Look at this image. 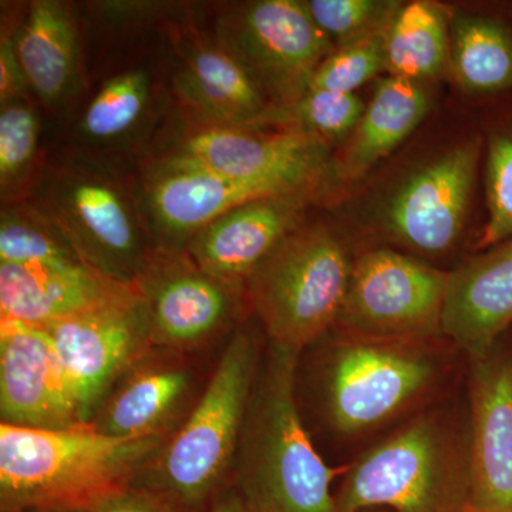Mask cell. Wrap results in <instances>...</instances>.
<instances>
[{
  "instance_id": "6da1fadb",
  "label": "cell",
  "mask_w": 512,
  "mask_h": 512,
  "mask_svg": "<svg viewBox=\"0 0 512 512\" xmlns=\"http://www.w3.org/2000/svg\"><path fill=\"white\" fill-rule=\"evenodd\" d=\"M170 436L117 439L90 426L39 430L0 424V510H89L131 487Z\"/></svg>"
},
{
  "instance_id": "7a4b0ae2",
  "label": "cell",
  "mask_w": 512,
  "mask_h": 512,
  "mask_svg": "<svg viewBox=\"0 0 512 512\" xmlns=\"http://www.w3.org/2000/svg\"><path fill=\"white\" fill-rule=\"evenodd\" d=\"M299 356L269 343L249 399L232 471L254 512H338V471L313 447L296 403Z\"/></svg>"
},
{
  "instance_id": "3957f363",
  "label": "cell",
  "mask_w": 512,
  "mask_h": 512,
  "mask_svg": "<svg viewBox=\"0 0 512 512\" xmlns=\"http://www.w3.org/2000/svg\"><path fill=\"white\" fill-rule=\"evenodd\" d=\"M262 356L255 332L235 330L200 399L134 487L160 495L183 512H198L208 503L234 468Z\"/></svg>"
},
{
  "instance_id": "277c9868",
  "label": "cell",
  "mask_w": 512,
  "mask_h": 512,
  "mask_svg": "<svg viewBox=\"0 0 512 512\" xmlns=\"http://www.w3.org/2000/svg\"><path fill=\"white\" fill-rule=\"evenodd\" d=\"M335 497L338 512H466L468 441L440 414H423L357 457Z\"/></svg>"
},
{
  "instance_id": "5b68a950",
  "label": "cell",
  "mask_w": 512,
  "mask_h": 512,
  "mask_svg": "<svg viewBox=\"0 0 512 512\" xmlns=\"http://www.w3.org/2000/svg\"><path fill=\"white\" fill-rule=\"evenodd\" d=\"M353 264L323 224L293 229L245 284L271 345L301 353L338 325Z\"/></svg>"
},
{
  "instance_id": "8992f818",
  "label": "cell",
  "mask_w": 512,
  "mask_h": 512,
  "mask_svg": "<svg viewBox=\"0 0 512 512\" xmlns=\"http://www.w3.org/2000/svg\"><path fill=\"white\" fill-rule=\"evenodd\" d=\"M32 202L45 212L86 264L137 284L153 258L150 234L137 200L100 165L72 160L46 168Z\"/></svg>"
},
{
  "instance_id": "52a82bcc",
  "label": "cell",
  "mask_w": 512,
  "mask_h": 512,
  "mask_svg": "<svg viewBox=\"0 0 512 512\" xmlns=\"http://www.w3.org/2000/svg\"><path fill=\"white\" fill-rule=\"evenodd\" d=\"M437 375L439 363L421 342L343 340L323 382L330 424L346 436L375 429L416 402Z\"/></svg>"
},
{
  "instance_id": "ba28073f",
  "label": "cell",
  "mask_w": 512,
  "mask_h": 512,
  "mask_svg": "<svg viewBox=\"0 0 512 512\" xmlns=\"http://www.w3.org/2000/svg\"><path fill=\"white\" fill-rule=\"evenodd\" d=\"M448 275L392 249L366 252L353 264L338 325L359 339L423 342L443 335Z\"/></svg>"
},
{
  "instance_id": "9c48e42d",
  "label": "cell",
  "mask_w": 512,
  "mask_h": 512,
  "mask_svg": "<svg viewBox=\"0 0 512 512\" xmlns=\"http://www.w3.org/2000/svg\"><path fill=\"white\" fill-rule=\"evenodd\" d=\"M215 37L262 89L268 87L281 97L284 113L335 50L306 3L295 0H261L232 9L218 19Z\"/></svg>"
},
{
  "instance_id": "30bf717a",
  "label": "cell",
  "mask_w": 512,
  "mask_h": 512,
  "mask_svg": "<svg viewBox=\"0 0 512 512\" xmlns=\"http://www.w3.org/2000/svg\"><path fill=\"white\" fill-rule=\"evenodd\" d=\"M168 156L184 158L231 180L292 192L318 191L329 170L325 141L296 127L262 133L258 128L194 123Z\"/></svg>"
},
{
  "instance_id": "8fae6325",
  "label": "cell",
  "mask_w": 512,
  "mask_h": 512,
  "mask_svg": "<svg viewBox=\"0 0 512 512\" xmlns=\"http://www.w3.org/2000/svg\"><path fill=\"white\" fill-rule=\"evenodd\" d=\"M37 328L55 348L87 426L114 383L153 349L144 293Z\"/></svg>"
},
{
  "instance_id": "7c38bea8",
  "label": "cell",
  "mask_w": 512,
  "mask_h": 512,
  "mask_svg": "<svg viewBox=\"0 0 512 512\" xmlns=\"http://www.w3.org/2000/svg\"><path fill=\"white\" fill-rule=\"evenodd\" d=\"M291 192L231 180L184 158L165 156L148 171L137 204L157 251L177 254L198 232L238 205Z\"/></svg>"
},
{
  "instance_id": "4fadbf2b",
  "label": "cell",
  "mask_w": 512,
  "mask_h": 512,
  "mask_svg": "<svg viewBox=\"0 0 512 512\" xmlns=\"http://www.w3.org/2000/svg\"><path fill=\"white\" fill-rule=\"evenodd\" d=\"M153 348L184 353L220 335L237 315L242 291L198 268L185 252H154L138 278Z\"/></svg>"
},
{
  "instance_id": "5bb4252c",
  "label": "cell",
  "mask_w": 512,
  "mask_h": 512,
  "mask_svg": "<svg viewBox=\"0 0 512 512\" xmlns=\"http://www.w3.org/2000/svg\"><path fill=\"white\" fill-rule=\"evenodd\" d=\"M0 416L2 423L28 429L87 426L46 333L9 318L0 328Z\"/></svg>"
},
{
  "instance_id": "9a60e30c",
  "label": "cell",
  "mask_w": 512,
  "mask_h": 512,
  "mask_svg": "<svg viewBox=\"0 0 512 512\" xmlns=\"http://www.w3.org/2000/svg\"><path fill=\"white\" fill-rule=\"evenodd\" d=\"M481 147L480 138H473L404 181L384 212L394 238L424 254L453 247L473 194Z\"/></svg>"
},
{
  "instance_id": "2e32d148",
  "label": "cell",
  "mask_w": 512,
  "mask_h": 512,
  "mask_svg": "<svg viewBox=\"0 0 512 512\" xmlns=\"http://www.w3.org/2000/svg\"><path fill=\"white\" fill-rule=\"evenodd\" d=\"M470 508L512 512V352L494 346L471 359Z\"/></svg>"
},
{
  "instance_id": "e0dca14e",
  "label": "cell",
  "mask_w": 512,
  "mask_h": 512,
  "mask_svg": "<svg viewBox=\"0 0 512 512\" xmlns=\"http://www.w3.org/2000/svg\"><path fill=\"white\" fill-rule=\"evenodd\" d=\"M315 195L291 192L238 205L198 232L184 252L208 275L245 292L252 272L302 224Z\"/></svg>"
},
{
  "instance_id": "ac0fdd59",
  "label": "cell",
  "mask_w": 512,
  "mask_h": 512,
  "mask_svg": "<svg viewBox=\"0 0 512 512\" xmlns=\"http://www.w3.org/2000/svg\"><path fill=\"white\" fill-rule=\"evenodd\" d=\"M181 67L174 86L195 123L208 126L258 128L284 121L264 89L217 37L184 36L178 47Z\"/></svg>"
},
{
  "instance_id": "d6986e66",
  "label": "cell",
  "mask_w": 512,
  "mask_h": 512,
  "mask_svg": "<svg viewBox=\"0 0 512 512\" xmlns=\"http://www.w3.org/2000/svg\"><path fill=\"white\" fill-rule=\"evenodd\" d=\"M194 390L180 353L153 348L106 394L89 426L117 439L171 436Z\"/></svg>"
},
{
  "instance_id": "ffe728a7",
  "label": "cell",
  "mask_w": 512,
  "mask_h": 512,
  "mask_svg": "<svg viewBox=\"0 0 512 512\" xmlns=\"http://www.w3.org/2000/svg\"><path fill=\"white\" fill-rule=\"evenodd\" d=\"M138 284H126L92 265L19 266L0 264L2 318L32 326L137 298Z\"/></svg>"
},
{
  "instance_id": "44dd1931",
  "label": "cell",
  "mask_w": 512,
  "mask_h": 512,
  "mask_svg": "<svg viewBox=\"0 0 512 512\" xmlns=\"http://www.w3.org/2000/svg\"><path fill=\"white\" fill-rule=\"evenodd\" d=\"M512 325V238L448 275L443 335L470 356H484Z\"/></svg>"
},
{
  "instance_id": "7402d4cb",
  "label": "cell",
  "mask_w": 512,
  "mask_h": 512,
  "mask_svg": "<svg viewBox=\"0 0 512 512\" xmlns=\"http://www.w3.org/2000/svg\"><path fill=\"white\" fill-rule=\"evenodd\" d=\"M13 37L30 90L47 107L63 104L79 76V36L72 10L57 0H36Z\"/></svg>"
},
{
  "instance_id": "603a6c76",
  "label": "cell",
  "mask_w": 512,
  "mask_h": 512,
  "mask_svg": "<svg viewBox=\"0 0 512 512\" xmlns=\"http://www.w3.org/2000/svg\"><path fill=\"white\" fill-rule=\"evenodd\" d=\"M429 111V96L420 83L386 76L356 127L340 164V173L359 180L399 146Z\"/></svg>"
},
{
  "instance_id": "cb8c5ba5",
  "label": "cell",
  "mask_w": 512,
  "mask_h": 512,
  "mask_svg": "<svg viewBox=\"0 0 512 512\" xmlns=\"http://www.w3.org/2000/svg\"><path fill=\"white\" fill-rule=\"evenodd\" d=\"M448 63L454 79L468 93L511 92L512 26L494 16H454Z\"/></svg>"
},
{
  "instance_id": "d4e9b609",
  "label": "cell",
  "mask_w": 512,
  "mask_h": 512,
  "mask_svg": "<svg viewBox=\"0 0 512 512\" xmlns=\"http://www.w3.org/2000/svg\"><path fill=\"white\" fill-rule=\"evenodd\" d=\"M384 52L389 76L416 83L439 76L450 55L441 10L429 2L400 6L387 28Z\"/></svg>"
},
{
  "instance_id": "484cf974",
  "label": "cell",
  "mask_w": 512,
  "mask_h": 512,
  "mask_svg": "<svg viewBox=\"0 0 512 512\" xmlns=\"http://www.w3.org/2000/svg\"><path fill=\"white\" fill-rule=\"evenodd\" d=\"M82 262V256L62 229L32 202L3 207L0 215V264L60 266Z\"/></svg>"
},
{
  "instance_id": "4316f807",
  "label": "cell",
  "mask_w": 512,
  "mask_h": 512,
  "mask_svg": "<svg viewBox=\"0 0 512 512\" xmlns=\"http://www.w3.org/2000/svg\"><path fill=\"white\" fill-rule=\"evenodd\" d=\"M40 120L28 100L0 110V194L3 207L25 202L39 184Z\"/></svg>"
},
{
  "instance_id": "83f0119b",
  "label": "cell",
  "mask_w": 512,
  "mask_h": 512,
  "mask_svg": "<svg viewBox=\"0 0 512 512\" xmlns=\"http://www.w3.org/2000/svg\"><path fill=\"white\" fill-rule=\"evenodd\" d=\"M150 93V76L146 70H127L111 77L84 111L80 131L94 143L119 140L143 120Z\"/></svg>"
},
{
  "instance_id": "f1b7e54d",
  "label": "cell",
  "mask_w": 512,
  "mask_h": 512,
  "mask_svg": "<svg viewBox=\"0 0 512 512\" xmlns=\"http://www.w3.org/2000/svg\"><path fill=\"white\" fill-rule=\"evenodd\" d=\"M386 30L350 45L339 46L316 67L306 90L355 93L377 74L386 72Z\"/></svg>"
},
{
  "instance_id": "f546056e",
  "label": "cell",
  "mask_w": 512,
  "mask_h": 512,
  "mask_svg": "<svg viewBox=\"0 0 512 512\" xmlns=\"http://www.w3.org/2000/svg\"><path fill=\"white\" fill-rule=\"evenodd\" d=\"M305 3L316 25L330 39L338 40V47L383 32L400 8V3L376 0H311Z\"/></svg>"
},
{
  "instance_id": "4dcf8cb0",
  "label": "cell",
  "mask_w": 512,
  "mask_h": 512,
  "mask_svg": "<svg viewBox=\"0 0 512 512\" xmlns=\"http://www.w3.org/2000/svg\"><path fill=\"white\" fill-rule=\"evenodd\" d=\"M366 107L355 93L328 90H305L292 106L285 110V119L293 127L313 134L322 141L346 136L356 130Z\"/></svg>"
},
{
  "instance_id": "1f68e13d",
  "label": "cell",
  "mask_w": 512,
  "mask_h": 512,
  "mask_svg": "<svg viewBox=\"0 0 512 512\" xmlns=\"http://www.w3.org/2000/svg\"><path fill=\"white\" fill-rule=\"evenodd\" d=\"M30 84L16 52L15 37L3 32L0 42V104L28 100Z\"/></svg>"
},
{
  "instance_id": "d6a6232c",
  "label": "cell",
  "mask_w": 512,
  "mask_h": 512,
  "mask_svg": "<svg viewBox=\"0 0 512 512\" xmlns=\"http://www.w3.org/2000/svg\"><path fill=\"white\" fill-rule=\"evenodd\" d=\"M83 512H183L161 498L160 495L144 490V488L131 487L107 495L99 503Z\"/></svg>"
},
{
  "instance_id": "836d02e7",
  "label": "cell",
  "mask_w": 512,
  "mask_h": 512,
  "mask_svg": "<svg viewBox=\"0 0 512 512\" xmlns=\"http://www.w3.org/2000/svg\"><path fill=\"white\" fill-rule=\"evenodd\" d=\"M211 512H254L245 503L244 498L237 490L228 491L218 498L217 503L212 507Z\"/></svg>"
},
{
  "instance_id": "e575fe53",
  "label": "cell",
  "mask_w": 512,
  "mask_h": 512,
  "mask_svg": "<svg viewBox=\"0 0 512 512\" xmlns=\"http://www.w3.org/2000/svg\"><path fill=\"white\" fill-rule=\"evenodd\" d=\"M466 512H480V511L473 510V508H468V510Z\"/></svg>"
},
{
  "instance_id": "d590c367",
  "label": "cell",
  "mask_w": 512,
  "mask_h": 512,
  "mask_svg": "<svg viewBox=\"0 0 512 512\" xmlns=\"http://www.w3.org/2000/svg\"><path fill=\"white\" fill-rule=\"evenodd\" d=\"M46 512H74V511H46Z\"/></svg>"
},
{
  "instance_id": "8d00e7d4",
  "label": "cell",
  "mask_w": 512,
  "mask_h": 512,
  "mask_svg": "<svg viewBox=\"0 0 512 512\" xmlns=\"http://www.w3.org/2000/svg\"><path fill=\"white\" fill-rule=\"evenodd\" d=\"M373 510H367V511H362V512H372ZM389 512H392V511H389Z\"/></svg>"
}]
</instances>
